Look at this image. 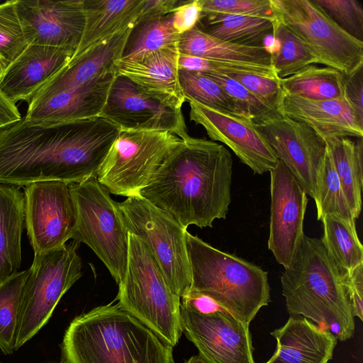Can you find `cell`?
<instances>
[{
  "label": "cell",
  "instance_id": "ba28073f",
  "mask_svg": "<svg viewBox=\"0 0 363 363\" xmlns=\"http://www.w3.org/2000/svg\"><path fill=\"white\" fill-rule=\"evenodd\" d=\"M69 186L77 218L72 240L88 245L118 284L125 272L129 236L119 203L96 178Z\"/></svg>",
  "mask_w": 363,
  "mask_h": 363
},
{
  "label": "cell",
  "instance_id": "7dc6e473",
  "mask_svg": "<svg viewBox=\"0 0 363 363\" xmlns=\"http://www.w3.org/2000/svg\"><path fill=\"white\" fill-rule=\"evenodd\" d=\"M22 119L16 104L0 90V133Z\"/></svg>",
  "mask_w": 363,
  "mask_h": 363
},
{
  "label": "cell",
  "instance_id": "603a6c76",
  "mask_svg": "<svg viewBox=\"0 0 363 363\" xmlns=\"http://www.w3.org/2000/svg\"><path fill=\"white\" fill-rule=\"evenodd\" d=\"M271 335L277 347L264 363H329L337 339L303 317L294 316Z\"/></svg>",
  "mask_w": 363,
  "mask_h": 363
},
{
  "label": "cell",
  "instance_id": "d590c367",
  "mask_svg": "<svg viewBox=\"0 0 363 363\" xmlns=\"http://www.w3.org/2000/svg\"><path fill=\"white\" fill-rule=\"evenodd\" d=\"M16 0L0 4V72L4 71L28 46Z\"/></svg>",
  "mask_w": 363,
  "mask_h": 363
},
{
  "label": "cell",
  "instance_id": "5b68a950",
  "mask_svg": "<svg viewBox=\"0 0 363 363\" xmlns=\"http://www.w3.org/2000/svg\"><path fill=\"white\" fill-rule=\"evenodd\" d=\"M186 244L191 274L189 290L209 297L250 325L259 311L271 301L267 272L188 231Z\"/></svg>",
  "mask_w": 363,
  "mask_h": 363
},
{
  "label": "cell",
  "instance_id": "ffe728a7",
  "mask_svg": "<svg viewBox=\"0 0 363 363\" xmlns=\"http://www.w3.org/2000/svg\"><path fill=\"white\" fill-rule=\"evenodd\" d=\"M117 72L82 86L48 94H36L28 103L23 117L31 123H56L100 116Z\"/></svg>",
  "mask_w": 363,
  "mask_h": 363
},
{
  "label": "cell",
  "instance_id": "5bb4252c",
  "mask_svg": "<svg viewBox=\"0 0 363 363\" xmlns=\"http://www.w3.org/2000/svg\"><path fill=\"white\" fill-rule=\"evenodd\" d=\"M274 150L307 195L313 199L319 172L327 145L324 139L303 123L281 112L272 111L254 122Z\"/></svg>",
  "mask_w": 363,
  "mask_h": 363
},
{
  "label": "cell",
  "instance_id": "cb8c5ba5",
  "mask_svg": "<svg viewBox=\"0 0 363 363\" xmlns=\"http://www.w3.org/2000/svg\"><path fill=\"white\" fill-rule=\"evenodd\" d=\"M131 29L99 43L80 56L71 60L35 95L74 89L109 73L117 72Z\"/></svg>",
  "mask_w": 363,
  "mask_h": 363
},
{
  "label": "cell",
  "instance_id": "83f0119b",
  "mask_svg": "<svg viewBox=\"0 0 363 363\" xmlns=\"http://www.w3.org/2000/svg\"><path fill=\"white\" fill-rule=\"evenodd\" d=\"M275 20L235 14L203 13L196 28L227 42L263 47L264 39L273 34Z\"/></svg>",
  "mask_w": 363,
  "mask_h": 363
},
{
  "label": "cell",
  "instance_id": "ac0fdd59",
  "mask_svg": "<svg viewBox=\"0 0 363 363\" xmlns=\"http://www.w3.org/2000/svg\"><path fill=\"white\" fill-rule=\"evenodd\" d=\"M30 44L62 48L75 52L84 31V0H16Z\"/></svg>",
  "mask_w": 363,
  "mask_h": 363
},
{
  "label": "cell",
  "instance_id": "d6986e66",
  "mask_svg": "<svg viewBox=\"0 0 363 363\" xmlns=\"http://www.w3.org/2000/svg\"><path fill=\"white\" fill-rule=\"evenodd\" d=\"M74 52L62 48L30 44L4 71L0 90L12 102H29L71 60Z\"/></svg>",
  "mask_w": 363,
  "mask_h": 363
},
{
  "label": "cell",
  "instance_id": "d6a6232c",
  "mask_svg": "<svg viewBox=\"0 0 363 363\" xmlns=\"http://www.w3.org/2000/svg\"><path fill=\"white\" fill-rule=\"evenodd\" d=\"M314 201L318 220H321L323 217L329 215L355 220L328 146L324 162L317 179Z\"/></svg>",
  "mask_w": 363,
  "mask_h": 363
},
{
  "label": "cell",
  "instance_id": "f6af8a7d",
  "mask_svg": "<svg viewBox=\"0 0 363 363\" xmlns=\"http://www.w3.org/2000/svg\"><path fill=\"white\" fill-rule=\"evenodd\" d=\"M363 66L348 75H345L344 98L354 110L363 125Z\"/></svg>",
  "mask_w": 363,
  "mask_h": 363
},
{
  "label": "cell",
  "instance_id": "836d02e7",
  "mask_svg": "<svg viewBox=\"0 0 363 363\" xmlns=\"http://www.w3.org/2000/svg\"><path fill=\"white\" fill-rule=\"evenodd\" d=\"M272 35L279 43L277 52L270 55L271 64L278 79L288 77L308 65L320 64L303 43L277 19Z\"/></svg>",
  "mask_w": 363,
  "mask_h": 363
},
{
  "label": "cell",
  "instance_id": "2e32d148",
  "mask_svg": "<svg viewBox=\"0 0 363 363\" xmlns=\"http://www.w3.org/2000/svg\"><path fill=\"white\" fill-rule=\"evenodd\" d=\"M190 120L201 125L212 141L228 147L255 174L273 169L278 158L253 121L187 100Z\"/></svg>",
  "mask_w": 363,
  "mask_h": 363
},
{
  "label": "cell",
  "instance_id": "f546056e",
  "mask_svg": "<svg viewBox=\"0 0 363 363\" xmlns=\"http://www.w3.org/2000/svg\"><path fill=\"white\" fill-rule=\"evenodd\" d=\"M345 74L329 67L308 65L280 79L285 94L311 100L344 97Z\"/></svg>",
  "mask_w": 363,
  "mask_h": 363
},
{
  "label": "cell",
  "instance_id": "bcb514c9",
  "mask_svg": "<svg viewBox=\"0 0 363 363\" xmlns=\"http://www.w3.org/2000/svg\"><path fill=\"white\" fill-rule=\"evenodd\" d=\"M179 2L177 0H144L137 21L157 18L169 14Z\"/></svg>",
  "mask_w": 363,
  "mask_h": 363
},
{
  "label": "cell",
  "instance_id": "9c48e42d",
  "mask_svg": "<svg viewBox=\"0 0 363 363\" xmlns=\"http://www.w3.org/2000/svg\"><path fill=\"white\" fill-rule=\"evenodd\" d=\"M182 140L167 131L120 129L96 179L111 194L140 196Z\"/></svg>",
  "mask_w": 363,
  "mask_h": 363
},
{
  "label": "cell",
  "instance_id": "4316f807",
  "mask_svg": "<svg viewBox=\"0 0 363 363\" xmlns=\"http://www.w3.org/2000/svg\"><path fill=\"white\" fill-rule=\"evenodd\" d=\"M179 54L205 59L272 66L270 54L264 47H251L227 42L210 35L198 28L181 35Z\"/></svg>",
  "mask_w": 363,
  "mask_h": 363
},
{
  "label": "cell",
  "instance_id": "60d3db41",
  "mask_svg": "<svg viewBox=\"0 0 363 363\" xmlns=\"http://www.w3.org/2000/svg\"><path fill=\"white\" fill-rule=\"evenodd\" d=\"M228 77L241 84L272 111L281 112L285 93L279 79L249 73Z\"/></svg>",
  "mask_w": 363,
  "mask_h": 363
},
{
  "label": "cell",
  "instance_id": "4dcf8cb0",
  "mask_svg": "<svg viewBox=\"0 0 363 363\" xmlns=\"http://www.w3.org/2000/svg\"><path fill=\"white\" fill-rule=\"evenodd\" d=\"M180 36L173 27L172 13L138 21L131 29L120 61H140L157 50L177 45Z\"/></svg>",
  "mask_w": 363,
  "mask_h": 363
},
{
  "label": "cell",
  "instance_id": "e0dca14e",
  "mask_svg": "<svg viewBox=\"0 0 363 363\" xmlns=\"http://www.w3.org/2000/svg\"><path fill=\"white\" fill-rule=\"evenodd\" d=\"M100 116L120 129L167 131L181 139L189 136L182 110L162 104L117 74Z\"/></svg>",
  "mask_w": 363,
  "mask_h": 363
},
{
  "label": "cell",
  "instance_id": "4fadbf2b",
  "mask_svg": "<svg viewBox=\"0 0 363 363\" xmlns=\"http://www.w3.org/2000/svg\"><path fill=\"white\" fill-rule=\"evenodd\" d=\"M25 226L34 255L59 248L72 239L76 211L69 184L34 182L24 186Z\"/></svg>",
  "mask_w": 363,
  "mask_h": 363
},
{
  "label": "cell",
  "instance_id": "8d00e7d4",
  "mask_svg": "<svg viewBox=\"0 0 363 363\" xmlns=\"http://www.w3.org/2000/svg\"><path fill=\"white\" fill-rule=\"evenodd\" d=\"M179 80L187 100H193L208 107L235 114L233 104L224 90L203 73L178 70Z\"/></svg>",
  "mask_w": 363,
  "mask_h": 363
},
{
  "label": "cell",
  "instance_id": "3957f363",
  "mask_svg": "<svg viewBox=\"0 0 363 363\" xmlns=\"http://www.w3.org/2000/svg\"><path fill=\"white\" fill-rule=\"evenodd\" d=\"M61 348L66 363H174L173 347L118 303L75 317Z\"/></svg>",
  "mask_w": 363,
  "mask_h": 363
},
{
  "label": "cell",
  "instance_id": "6da1fadb",
  "mask_svg": "<svg viewBox=\"0 0 363 363\" xmlns=\"http://www.w3.org/2000/svg\"><path fill=\"white\" fill-rule=\"evenodd\" d=\"M120 128L101 116L56 123L24 118L0 133V183H81L96 178Z\"/></svg>",
  "mask_w": 363,
  "mask_h": 363
},
{
  "label": "cell",
  "instance_id": "d4e9b609",
  "mask_svg": "<svg viewBox=\"0 0 363 363\" xmlns=\"http://www.w3.org/2000/svg\"><path fill=\"white\" fill-rule=\"evenodd\" d=\"M143 3L144 0H84V31L71 60L99 43L133 28Z\"/></svg>",
  "mask_w": 363,
  "mask_h": 363
},
{
  "label": "cell",
  "instance_id": "ab89813d",
  "mask_svg": "<svg viewBox=\"0 0 363 363\" xmlns=\"http://www.w3.org/2000/svg\"><path fill=\"white\" fill-rule=\"evenodd\" d=\"M341 29L363 40V9L356 0H313Z\"/></svg>",
  "mask_w": 363,
  "mask_h": 363
},
{
  "label": "cell",
  "instance_id": "52a82bcc",
  "mask_svg": "<svg viewBox=\"0 0 363 363\" xmlns=\"http://www.w3.org/2000/svg\"><path fill=\"white\" fill-rule=\"evenodd\" d=\"M79 245L73 240L59 248L34 255L21 291L15 350L48 323L62 297L82 277Z\"/></svg>",
  "mask_w": 363,
  "mask_h": 363
},
{
  "label": "cell",
  "instance_id": "30bf717a",
  "mask_svg": "<svg viewBox=\"0 0 363 363\" xmlns=\"http://www.w3.org/2000/svg\"><path fill=\"white\" fill-rule=\"evenodd\" d=\"M119 206L128 233L147 245L173 291L183 296L191 284L186 228L140 195L128 197Z\"/></svg>",
  "mask_w": 363,
  "mask_h": 363
},
{
  "label": "cell",
  "instance_id": "1f68e13d",
  "mask_svg": "<svg viewBox=\"0 0 363 363\" xmlns=\"http://www.w3.org/2000/svg\"><path fill=\"white\" fill-rule=\"evenodd\" d=\"M321 240L333 261L342 272L363 263V246L357 235L355 220L326 216L321 219Z\"/></svg>",
  "mask_w": 363,
  "mask_h": 363
},
{
  "label": "cell",
  "instance_id": "b9f144b4",
  "mask_svg": "<svg viewBox=\"0 0 363 363\" xmlns=\"http://www.w3.org/2000/svg\"><path fill=\"white\" fill-rule=\"evenodd\" d=\"M202 4L203 13L276 19L271 0H202Z\"/></svg>",
  "mask_w": 363,
  "mask_h": 363
},
{
  "label": "cell",
  "instance_id": "7a4b0ae2",
  "mask_svg": "<svg viewBox=\"0 0 363 363\" xmlns=\"http://www.w3.org/2000/svg\"><path fill=\"white\" fill-rule=\"evenodd\" d=\"M233 159L212 140L188 136L167 156L140 196L183 227L213 226L231 203Z\"/></svg>",
  "mask_w": 363,
  "mask_h": 363
},
{
  "label": "cell",
  "instance_id": "f35d334b",
  "mask_svg": "<svg viewBox=\"0 0 363 363\" xmlns=\"http://www.w3.org/2000/svg\"><path fill=\"white\" fill-rule=\"evenodd\" d=\"M179 69L228 76L249 73L277 78L272 67L218 61L179 54Z\"/></svg>",
  "mask_w": 363,
  "mask_h": 363
},
{
  "label": "cell",
  "instance_id": "277c9868",
  "mask_svg": "<svg viewBox=\"0 0 363 363\" xmlns=\"http://www.w3.org/2000/svg\"><path fill=\"white\" fill-rule=\"evenodd\" d=\"M282 295L291 315H302L346 341L354 333L342 272L328 255L321 239L305 235L299 250L281 276Z\"/></svg>",
  "mask_w": 363,
  "mask_h": 363
},
{
  "label": "cell",
  "instance_id": "f1b7e54d",
  "mask_svg": "<svg viewBox=\"0 0 363 363\" xmlns=\"http://www.w3.org/2000/svg\"><path fill=\"white\" fill-rule=\"evenodd\" d=\"M354 219L362 209L363 185L362 138H335L324 140Z\"/></svg>",
  "mask_w": 363,
  "mask_h": 363
},
{
  "label": "cell",
  "instance_id": "7bdbcfd3",
  "mask_svg": "<svg viewBox=\"0 0 363 363\" xmlns=\"http://www.w3.org/2000/svg\"><path fill=\"white\" fill-rule=\"evenodd\" d=\"M342 283L354 317L363 320V263L342 272Z\"/></svg>",
  "mask_w": 363,
  "mask_h": 363
},
{
  "label": "cell",
  "instance_id": "e575fe53",
  "mask_svg": "<svg viewBox=\"0 0 363 363\" xmlns=\"http://www.w3.org/2000/svg\"><path fill=\"white\" fill-rule=\"evenodd\" d=\"M28 269L18 272L0 281V350L11 354L14 350L21 291Z\"/></svg>",
  "mask_w": 363,
  "mask_h": 363
},
{
  "label": "cell",
  "instance_id": "681fc988",
  "mask_svg": "<svg viewBox=\"0 0 363 363\" xmlns=\"http://www.w3.org/2000/svg\"><path fill=\"white\" fill-rule=\"evenodd\" d=\"M0 363H1V362H0Z\"/></svg>",
  "mask_w": 363,
  "mask_h": 363
},
{
  "label": "cell",
  "instance_id": "8fae6325",
  "mask_svg": "<svg viewBox=\"0 0 363 363\" xmlns=\"http://www.w3.org/2000/svg\"><path fill=\"white\" fill-rule=\"evenodd\" d=\"M277 20L320 63L348 75L363 66V42L341 29L313 0H271Z\"/></svg>",
  "mask_w": 363,
  "mask_h": 363
},
{
  "label": "cell",
  "instance_id": "7402d4cb",
  "mask_svg": "<svg viewBox=\"0 0 363 363\" xmlns=\"http://www.w3.org/2000/svg\"><path fill=\"white\" fill-rule=\"evenodd\" d=\"M281 113L305 123L324 140L363 137V125L344 97L316 101L285 94Z\"/></svg>",
  "mask_w": 363,
  "mask_h": 363
},
{
  "label": "cell",
  "instance_id": "44dd1931",
  "mask_svg": "<svg viewBox=\"0 0 363 363\" xmlns=\"http://www.w3.org/2000/svg\"><path fill=\"white\" fill-rule=\"evenodd\" d=\"M179 57L178 45L165 48L140 61H120L117 74L127 77L162 104L182 110L186 98L179 80Z\"/></svg>",
  "mask_w": 363,
  "mask_h": 363
},
{
  "label": "cell",
  "instance_id": "74e56055",
  "mask_svg": "<svg viewBox=\"0 0 363 363\" xmlns=\"http://www.w3.org/2000/svg\"><path fill=\"white\" fill-rule=\"evenodd\" d=\"M203 74L215 81L230 97L235 115L255 122L273 111L233 78L221 74Z\"/></svg>",
  "mask_w": 363,
  "mask_h": 363
},
{
  "label": "cell",
  "instance_id": "c3c4849f",
  "mask_svg": "<svg viewBox=\"0 0 363 363\" xmlns=\"http://www.w3.org/2000/svg\"><path fill=\"white\" fill-rule=\"evenodd\" d=\"M185 363H206V362L198 354V355L192 356Z\"/></svg>",
  "mask_w": 363,
  "mask_h": 363
},
{
  "label": "cell",
  "instance_id": "7c38bea8",
  "mask_svg": "<svg viewBox=\"0 0 363 363\" xmlns=\"http://www.w3.org/2000/svg\"><path fill=\"white\" fill-rule=\"evenodd\" d=\"M182 333L206 363H255L249 325L223 308L204 313L181 298Z\"/></svg>",
  "mask_w": 363,
  "mask_h": 363
},
{
  "label": "cell",
  "instance_id": "484cf974",
  "mask_svg": "<svg viewBox=\"0 0 363 363\" xmlns=\"http://www.w3.org/2000/svg\"><path fill=\"white\" fill-rule=\"evenodd\" d=\"M25 225V199L21 187L0 183V281L18 272Z\"/></svg>",
  "mask_w": 363,
  "mask_h": 363
},
{
  "label": "cell",
  "instance_id": "9a60e30c",
  "mask_svg": "<svg viewBox=\"0 0 363 363\" xmlns=\"http://www.w3.org/2000/svg\"><path fill=\"white\" fill-rule=\"evenodd\" d=\"M269 173L271 203L267 246L277 262L286 269L295 259L305 236L303 220L308 197L281 160H278Z\"/></svg>",
  "mask_w": 363,
  "mask_h": 363
},
{
  "label": "cell",
  "instance_id": "ee69618b",
  "mask_svg": "<svg viewBox=\"0 0 363 363\" xmlns=\"http://www.w3.org/2000/svg\"><path fill=\"white\" fill-rule=\"evenodd\" d=\"M172 13L173 27L181 35L198 25L203 13L202 0L180 1Z\"/></svg>",
  "mask_w": 363,
  "mask_h": 363
},
{
  "label": "cell",
  "instance_id": "8992f818",
  "mask_svg": "<svg viewBox=\"0 0 363 363\" xmlns=\"http://www.w3.org/2000/svg\"><path fill=\"white\" fill-rule=\"evenodd\" d=\"M118 284L119 306L165 342L177 345L182 334L181 298L147 245L130 233L125 272Z\"/></svg>",
  "mask_w": 363,
  "mask_h": 363
}]
</instances>
